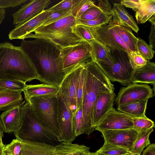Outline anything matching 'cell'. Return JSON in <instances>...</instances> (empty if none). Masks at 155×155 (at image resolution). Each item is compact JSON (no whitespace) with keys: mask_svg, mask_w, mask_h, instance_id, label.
<instances>
[{"mask_svg":"<svg viewBox=\"0 0 155 155\" xmlns=\"http://www.w3.org/2000/svg\"><path fill=\"white\" fill-rule=\"evenodd\" d=\"M104 142L130 150L138 133L134 129L123 130H106L100 131Z\"/></svg>","mask_w":155,"mask_h":155,"instance_id":"cell-14","label":"cell"},{"mask_svg":"<svg viewBox=\"0 0 155 155\" xmlns=\"http://www.w3.org/2000/svg\"><path fill=\"white\" fill-rule=\"evenodd\" d=\"M131 153L128 149L105 142L95 152L97 155H127Z\"/></svg>","mask_w":155,"mask_h":155,"instance_id":"cell-31","label":"cell"},{"mask_svg":"<svg viewBox=\"0 0 155 155\" xmlns=\"http://www.w3.org/2000/svg\"><path fill=\"white\" fill-rule=\"evenodd\" d=\"M25 83L17 80L0 78V88L23 91L26 87Z\"/></svg>","mask_w":155,"mask_h":155,"instance_id":"cell-33","label":"cell"},{"mask_svg":"<svg viewBox=\"0 0 155 155\" xmlns=\"http://www.w3.org/2000/svg\"><path fill=\"white\" fill-rule=\"evenodd\" d=\"M137 23H145L155 13V0H145L138 8L133 9Z\"/></svg>","mask_w":155,"mask_h":155,"instance_id":"cell-28","label":"cell"},{"mask_svg":"<svg viewBox=\"0 0 155 155\" xmlns=\"http://www.w3.org/2000/svg\"><path fill=\"white\" fill-rule=\"evenodd\" d=\"M58 155H85L90 152V148L84 145L61 142L55 146Z\"/></svg>","mask_w":155,"mask_h":155,"instance_id":"cell-26","label":"cell"},{"mask_svg":"<svg viewBox=\"0 0 155 155\" xmlns=\"http://www.w3.org/2000/svg\"><path fill=\"white\" fill-rule=\"evenodd\" d=\"M83 65L78 66L67 74L60 86V91L73 114L76 110L77 90Z\"/></svg>","mask_w":155,"mask_h":155,"instance_id":"cell-13","label":"cell"},{"mask_svg":"<svg viewBox=\"0 0 155 155\" xmlns=\"http://www.w3.org/2000/svg\"><path fill=\"white\" fill-rule=\"evenodd\" d=\"M127 155H141V154L138 153H131Z\"/></svg>","mask_w":155,"mask_h":155,"instance_id":"cell-52","label":"cell"},{"mask_svg":"<svg viewBox=\"0 0 155 155\" xmlns=\"http://www.w3.org/2000/svg\"><path fill=\"white\" fill-rule=\"evenodd\" d=\"M133 129L138 133L145 131L155 127L154 122L147 117H133Z\"/></svg>","mask_w":155,"mask_h":155,"instance_id":"cell-34","label":"cell"},{"mask_svg":"<svg viewBox=\"0 0 155 155\" xmlns=\"http://www.w3.org/2000/svg\"><path fill=\"white\" fill-rule=\"evenodd\" d=\"M142 155H155V144H150L143 152Z\"/></svg>","mask_w":155,"mask_h":155,"instance_id":"cell-47","label":"cell"},{"mask_svg":"<svg viewBox=\"0 0 155 155\" xmlns=\"http://www.w3.org/2000/svg\"><path fill=\"white\" fill-rule=\"evenodd\" d=\"M60 48L58 57L59 64L67 74L78 66L95 61L91 46L86 41Z\"/></svg>","mask_w":155,"mask_h":155,"instance_id":"cell-7","label":"cell"},{"mask_svg":"<svg viewBox=\"0 0 155 155\" xmlns=\"http://www.w3.org/2000/svg\"><path fill=\"white\" fill-rule=\"evenodd\" d=\"M2 137L0 135V144H3L2 140Z\"/></svg>","mask_w":155,"mask_h":155,"instance_id":"cell-54","label":"cell"},{"mask_svg":"<svg viewBox=\"0 0 155 155\" xmlns=\"http://www.w3.org/2000/svg\"><path fill=\"white\" fill-rule=\"evenodd\" d=\"M52 12L48 9L45 10L39 14L25 23L15 25L8 34L10 40H24L27 35L39 27L48 17Z\"/></svg>","mask_w":155,"mask_h":155,"instance_id":"cell-16","label":"cell"},{"mask_svg":"<svg viewBox=\"0 0 155 155\" xmlns=\"http://www.w3.org/2000/svg\"><path fill=\"white\" fill-rule=\"evenodd\" d=\"M28 0H0V9L14 7L24 3Z\"/></svg>","mask_w":155,"mask_h":155,"instance_id":"cell-44","label":"cell"},{"mask_svg":"<svg viewBox=\"0 0 155 155\" xmlns=\"http://www.w3.org/2000/svg\"><path fill=\"white\" fill-rule=\"evenodd\" d=\"M22 40L20 48L28 56L37 75V80L44 84L60 86L67 74L59 61L60 48L46 39Z\"/></svg>","mask_w":155,"mask_h":155,"instance_id":"cell-1","label":"cell"},{"mask_svg":"<svg viewBox=\"0 0 155 155\" xmlns=\"http://www.w3.org/2000/svg\"><path fill=\"white\" fill-rule=\"evenodd\" d=\"M5 14V11L4 9H0V25L3 20Z\"/></svg>","mask_w":155,"mask_h":155,"instance_id":"cell-48","label":"cell"},{"mask_svg":"<svg viewBox=\"0 0 155 155\" xmlns=\"http://www.w3.org/2000/svg\"><path fill=\"white\" fill-rule=\"evenodd\" d=\"M149 45L154 51L155 48V24H151L150 32L149 36Z\"/></svg>","mask_w":155,"mask_h":155,"instance_id":"cell-46","label":"cell"},{"mask_svg":"<svg viewBox=\"0 0 155 155\" xmlns=\"http://www.w3.org/2000/svg\"><path fill=\"white\" fill-rule=\"evenodd\" d=\"M22 143L21 152L25 155H58L54 146L36 142Z\"/></svg>","mask_w":155,"mask_h":155,"instance_id":"cell-21","label":"cell"},{"mask_svg":"<svg viewBox=\"0 0 155 155\" xmlns=\"http://www.w3.org/2000/svg\"><path fill=\"white\" fill-rule=\"evenodd\" d=\"M19 155H25L24 154H23V153H22L21 152V151L20 152V153L19 154Z\"/></svg>","mask_w":155,"mask_h":155,"instance_id":"cell-55","label":"cell"},{"mask_svg":"<svg viewBox=\"0 0 155 155\" xmlns=\"http://www.w3.org/2000/svg\"><path fill=\"white\" fill-rule=\"evenodd\" d=\"M0 78L26 83L37 79V75L29 58L20 46L4 42L0 43Z\"/></svg>","mask_w":155,"mask_h":155,"instance_id":"cell-3","label":"cell"},{"mask_svg":"<svg viewBox=\"0 0 155 155\" xmlns=\"http://www.w3.org/2000/svg\"><path fill=\"white\" fill-rule=\"evenodd\" d=\"M128 55L130 64L134 69L142 67L147 63V60L137 51H130Z\"/></svg>","mask_w":155,"mask_h":155,"instance_id":"cell-39","label":"cell"},{"mask_svg":"<svg viewBox=\"0 0 155 155\" xmlns=\"http://www.w3.org/2000/svg\"><path fill=\"white\" fill-rule=\"evenodd\" d=\"M52 12L51 15L40 26L46 25L50 24L71 14V12L65 13L57 12Z\"/></svg>","mask_w":155,"mask_h":155,"instance_id":"cell-43","label":"cell"},{"mask_svg":"<svg viewBox=\"0 0 155 155\" xmlns=\"http://www.w3.org/2000/svg\"><path fill=\"white\" fill-rule=\"evenodd\" d=\"M85 155H97L95 153H91L90 152L89 153Z\"/></svg>","mask_w":155,"mask_h":155,"instance_id":"cell-53","label":"cell"},{"mask_svg":"<svg viewBox=\"0 0 155 155\" xmlns=\"http://www.w3.org/2000/svg\"><path fill=\"white\" fill-rule=\"evenodd\" d=\"M153 130V128L138 133L137 138L130 150L132 153L141 154L144 148L150 144L149 136Z\"/></svg>","mask_w":155,"mask_h":155,"instance_id":"cell-30","label":"cell"},{"mask_svg":"<svg viewBox=\"0 0 155 155\" xmlns=\"http://www.w3.org/2000/svg\"><path fill=\"white\" fill-rule=\"evenodd\" d=\"M4 128L0 119V135L3 137L4 136Z\"/></svg>","mask_w":155,"mask_h":155,"instance_id":"cell-50","label":"cell"},{"mask_svg":"<svg viewBox=\"0 0 155 155\" xmlns=\"http://www.w3.org/2000/svg\"><path fill=\"white\" fill-rule=\"evenodd\" d=\"M58 120L60 134L57 138L59 142H71L74 141L75 136L73 122V114L60 89L58 93Z\"/></svg>","mask_w":155,"mask_h":155,"instance_id":"cell-9","label":"cell"},{"mask_svg":"<svg viewBox=\"0 0 155 155\" xmlns=\"http://www.w3.org/2000/svg\"><path fill=\"white\" fill-rule=\"evenodd\" d=\"M113 60L108 65L96 62L110 81L117 82L124 86L132 83L134 69L131 65L126 52L111 49Z\"/></svg>","mask_w":155,"mask_h":155,"instance_id":"cell-8","label":"cell"},{"mask_svg":"<svg viewBox=\"0 0 155 155\" xmlns=\"http://www.w3.org/2000/svg\"><path fill=\"white\" fill-rule=\"evenodd\" d=\"M82 120L83 112L81 106L76 110L73 115V127L76 137L82 134Z\"/></svg>","mask_w":155,"mask_h":155,"instance_id":"cell-40","label":"cell"},{"mask_svg":"<svg viewBox=\"0 0 155 155\" xmlns=\"http://www.w3.org/2000/svg\"><path fill=\"white\" fill-rule=\"evenodd\" d=\"M112 18V11L104 12L97 18L90 20L77 19L78 24H81L92 28H96L108 24Z\"/></svg>","mask_w":155,"mask_h":155,"instance_id":"cell-32","label":"cell"},{"mask_svg":"<svg viewBox=\"0 0 155 155\" xmlns=\"http://www.w3.org/2000/svg\"><path fill=\"white\" fill-rule=\"evenodd\" d=\"M21 91L0 88V111H6L20 105L23 98Z\"/></svg>","mask_w":155,"mask_h":155,"instance_id":"cell-23","label":"cell"},{"mask_svg":"<svg viewBox=\"0 0 155 155\" xmlns=\"http://www.w3.org/2000/svg\"><path fill=\"white\" fill-rule=\"evenodd\" d=\"M148 101L145 100L119 105L117 109L132 117H145Z\"/></svg>","mask_w":155,"mask_h":155,"instance_id":"cell-27","label":"cell"},{"mask_svg":"<svg viewBox=\"0 0 155 155\" xmlns=\"http://www.w3.org/2000/svg\"><path fill=\"white\" fill-rule=\"evenodd\" d=\"M26 101L19 105L3 112L0 115L4 132H14L21 127L23 107Z\"/></svg>","mask_w":155,"mask_h":155,"instance_id":"cell-18","label":"cell"},{"mask_svg":"<svg viewBox=\"0 0 155 155\" xmlns=\"http://www.w3.org/2000/svg\"><path fill=\"white\" fill-rule=\"evenodd\" d=\"M112 20L116 23L127 27L137 33L138 27L133 17L120 3L114 4L112 8Z\"/></svg>","mask_w":155,"mask_h":155,"instance_id":"cell-19","label":"cell"},{"mask_svg":"<svg viewBox=\"0 0 155 155\" xmlns=\"http://www.w3.org/2000/svg\"><path fill=\"white\" fill-rule=\"evenodd\" d=\"M95 2L90 0H80L71 11V14L79 19L83 14L90 8L95 6Z\"/></svg>","mask_w":155,"mask_h":155,"instance_id":"cell-38","label":"cell"},{"mask_svg":"<svg viewBox=\"0 0 155 155\" xmlns=\"http://www.w3.org/2000/svg\"><path fill=\"white\" fill-rule=\"evenodd\" d=\"M151 23L155 24V14L151 17L148 20Z\"/></svg>","mask_w":155,"mask_h":155,"instance_id":"cell-51","label":"cell"},{"mask_svg":"<svg viewBox=\"0 0 155 155\" xmlns=\"http://www.w3.org/2000/svg\"><path fill=\"white\" fill-rule=\"evenodd\" d=\"M84 65L81 72L78 84L76 94V109L82 106L84 91L85 72Z\"/></svg>","mask_w":155,"mask_h":155,"instance_id":"cell-37","label":"cell"},{"mask_svg":"<svg viewBox=\"0 0 155 155\" xmlns=\"http://www.w3.org/2000/svg\"><path fill=\"white\" fill-rule=\"evenodd\" d=\"M57 95L33 97L25 101L30 103L42 125L58 138L60 134V127Z\"/></svg>","mask_w":155,"mask_h":155,"instance_id":"cell-6","label":"cell"},{"mask_svg":"<svg viewBox=\"0 0 155 155\" xmlns=\"http://www.w3.org/2000/svg\"><path fill=\"white\" fill-rule=\"evenodd\" d=\"M132 83L155 84V64L147 60L144 66L134 69Z\"/></svg>","mask_w":155,"mask_h":155,"instance_id":"cell-20","label":"cell"},{"mask_svg":"<svg viewBox=\"0 0 155 155\" xmlns=\"http://www.w3.org/2000/svg\"><path fill=\"white\" fill-rule=\"evenodd\" d=\"M112 11V8L108 1L99 0L97 5H95L87 9L79 19L85 20H94L103 12Z\"/></svg>","mask_w":155,"mask_h":155,"instance_id":"cell-29","label":"cell"},{"mask_svg":"<svg viewBox=\"0 0 155 155\" xmlns=\"http://www.w3.org/2000/svg\"><path fill=\"white\" fill-rule=\"evenodd\" d=\"M26 101L23 107L21 127L14 132L16 138L24 143L36 142L57 145L59 142L57 138L42 125L30 103Z\"/></svg>","mask_w":155,"mask_h":155,"instance_id":"cell-5","label":"cell"},{"mask_svg":"<svg viewBox=\"0 0 155 155\" xmlns=\"http://www.w3.org/2000/svg\"><path fill=\"white\" fill-rule=\"evenodd\" d=\"M84 67L85 81L82 104V134L89 135L94 130L92 125L93 109L98 96L104 92H114V88L95 61L88 62Z\"/></svg>","mask_w":155,"mask_h":155,"instance_id":"cell-2","label":"cell"},{"mask_svg":"<svg viewBox=\"0 0 155 155\" xmlns=\"http://www.w3.org/2000/svg\"><path fill=\"white\" fill-rule=\"evenodd\" d=\"M108 24L119 35L130 51H137L136 43L138 38L135 36L131 29L116 23L112 18Z\"/></svg>","mask_w":155,"mask_h":155,"instance_id":"cell-24","label":"cell"},{"mask_svg":"<svg viewBox=\"0 0 155 155\" xmlns=\"http://www.w3.org/2000/svg\"><path fill=\"white\" fill-rule=\"evenodd\" d=\"M77 20L71 14L50 24L38 27L25 37L50 41L60 48L72 46L84 41L76 28Z\"/></svg>","mask_w":155,"mask_h":155,"instance_id":"cell-4","label":"cell"},{"mask_svg":"<svg viewBox=\"0 0 155 155\" xmlns=\"http://www.w3.org/2000/svg\"><path fill=\"white\" fill-rule=\"evenodd\" d=\"M136 46L137 51L145 59L147 60L152 59L155 51L152 48L143 40L137 38Z\"/></svg>","mask_w":155,"mask_h":155,"instance_id":"cell-36","label":"cell"},{"mask_svg":"<svg viewBox=\"0 0 155 155\" xmlns=\"http://www.w3.org/2000/svg\"><path fill=\"white\" fill-rule=\"evenodd\" d=\"M51 2L50 0H31L12 15L14 25L25 23L37 16Z\"/></svg>","mask_w":155,"mask_h":155,"instance_id":"cell-15","label":"cell"},{"mask_svg":"<svg viewBox=\"0 0 155 155\" xmlns=\"http://www.w3.org/2000/svg\"><path fill=\"white\" fill-rule=\"evenodd\" d=\"M87 27L95 39L110 49L124 51L127 54L130 51L119 35L108 24L96 28Z\"/></svg>","mask_w":155,"mask_h":155,"instance_id":"cell-11","label":"cell"},{"mask_svg":"<svg viewBox=\"0 0 155 155\" xmlns=\"http://www.w3.org/2000/svg\"><path fill=\"white\" fill-rule=\"evenodd\" d=\"M80 0H64L48 9L51 12H71Z\"/></svg>","mask_w":155,"mask_h":155,"instance_id":"cell-35","label":"cell"},{"mask_svg":"<svg viewBox=\"0 0 155 155\" xmlns=\"http://www.w3.org/2000/svg\"><path fill=\"white\" fill-rule=\"evenodd\" d=\"M60 89V86L42 84L26 85L23 92L26 100L33 97L55 95Z\"/></svg>","mask_w":155,"mask_h":155,"instance_id":"cell-22","label":"cell"},{"mask_svg":"<svg viewBox=\"0 0 155 155\" xmlns=\"http://www.w3.org/2000/svg\"><path fill=\"white\" fill-rule=\"evenodd\" d=\"M116 95L114 92H104L98 95L93 109V127L95 128L113 107Z\"/></svg>","mask_w":155,"mask_h":155,"instance_id":"cell-17","label":"cell"},{"mask_svg":"<svg viewBox=\"0 0 155 155\" xmlns=\"http://www.w3.org/2000/svg\"><path fill=\"white\" fill-rule=\"evenodd\" d=\"M153 96V90L149 85L133 83L120 89L115 101L117 106L136 101L148 100Z\"/></svg>","mask_w":155,"mask_h":155,"instance_id":"cell-10","label":"cell"},{"mask_svg":"<svg viewBox=\"0 0 155 155\" xmlns=\"http://www.w3.org/2000/svg\"><path fill=\"white\" fill-rule=\"evenodd\" d=\"M5 145L3 144H0V155H5L4 152Z\"/></svg>","mask_w":155,"mask_h":155,"instance_id":"cell-49","label":"cell"},{"mask_svg":"<svg viewBox=\"0 0 155 155\" xmlns=\"http://www.w3.org/2000/svg\"><path fill=\"white\" fill-rule=\"evenodd\" d=\"M145 0H124L120 3L123 6L131 8L133 10L139 7Z\"/></svg>","mask_w":155,"mask_h":155,"instance_id":"cell-45","label":"cell"},{"mask_svg":"<svg viewBox=\"0 0 155 155\" xmlns=\"http://www.w3.org/2000/svg\"><path fill=\"white\" fill-rule=\"evenodd\" d=\"M76 28L84 41L89 42L95 39L87 26L78 24L76 25Z\"/></svg>","mask_w":155,"mask_h":155,"instance_id":"cell-42","label":"cell"},{"mask_svg":"<svg viewBox=\"0 0 155 155\" xmlns=\"http://www.w3.org/2000/svg\"><path fill=\"white\" fill-rule=\"evenodd\" d=\"M94 56L95 61L101 64L108 65L113 61L111 49L95 39L88 42Z\"/></svg>","mask_w":155,"mask_h":155,"instance_id":"cell-25","label":"cell"},{"mask_svg":"<svg viewBox=\"0 0 155 155\" xmlns=\"http://www.w3.org/2000/svg\"><path fill=\"white\" fill-rule=\"evenodd\" d=\"M133 117L113 107L94 129L100 132L106 130L132 129L133 128Z\"/></svg>","mask_w":155,"mask_h":155,"instance_id":"cell-12","label":"cell"},{"mask_svg":"<svg viewBox=\"0 0 155 155\" xmlns=\"http://www.w3.org/2000/svg\"><path fill=\"white\" fill-rule=\"evenodd\" d=\"M22 148V142L16 138L8 144L5 145L4 152L5 155H19Z\"/></svg>","mask_w":155,"mask_h":155,"instance_id":"cell-41","label":"cell"}]
</instances>
